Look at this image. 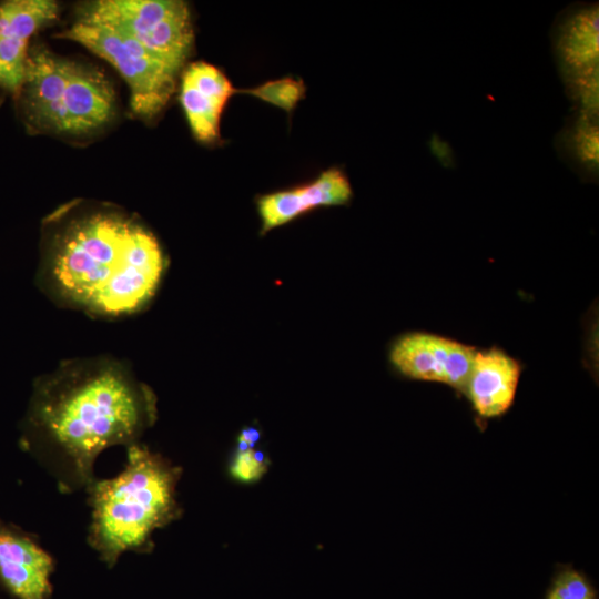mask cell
<instances>
[{
	"label": "cell",
	"instance_id": "9c48e42d",
	"mask_svg": "<svg viewBox=\"0 0 599 599\" xmlns=\"http://www.w3.org/2000/svg\"><path fill=\"white\" fill-rule=\"evenodd\" d=\"M53 0H8L0 3V87L16 100L22 89L29 42L59 17Z\"/></svg>",
	"mask_w": 599,
	"mask_h": 599
},
{
	"label": "cell",
	"instance_id": "5bb4252c",
	"mask_svg": "<svg viewBox=\"0 0 599 599\" xmlns=\"http://www.w3.org/2000/svg\"><path fill=\"white\" fill-rule=\"evenodd\" d=\"M559 149L568 162L582 174H597L598 125L597 115L577 111L560 133Z\"/></svg>",
	"mask_w": 599,
	"mask_h": 599
},
{
	"label": "cell",
	"instance_id": "277c9868",
	"mask_svg": "<svg viewBox=\"0 0 599 599\" xmlns=\"http://www.w3.org/2000/svg\"><path fill=\"white\" fill-rule=\"evenodd\" d=\"M17 101L31 132L55 135L93 133L106 125L115 112L113 85L100 70L43 45L29 51Z\"/></svg>",
	"mask_w": 599,
	"mask_h": 599
},
{
	"label": "cell",
	"instance_id": "7c38bea8",
	"mask_svg": "<svg viewBox=\"0 0 599 599\" xmlns=\"http://www.w3.org/2000/svg\"><path fill=\"white\" fill-rule=\"evenodd\" d=\"M51 556L30 537L0 524V577L19 599L51 595Z\"/></svg>",
	"mask_w": 599,
	"mask_h": 599
},
{
	"label": "cell",
	"instance_id": "2e32d148",
	"mask_svg": "<svg viewBox=\"0 0 599 599\" xmlns=\"http://www.w3.org/2000/svg\"><path fill=\"white\" fill-rule=\"evenodd\" d=\"M545 599H597V593L586 576L564 568L555 576Z\"/></svg>",
	"mask_w": 599,
	"mask_h": 599
},
{
	"label": "cell",
	"instance_id": "3957f363",
	"mask_svg": "<svg viewBox=\"0 0 599 599\" xmlns=\"http://www.w3.org/2000/svg\"><path fill=\"white\" fill-rule=\"evenodd\" d=\"M126 465L115 477L89 487V542L109 566L126 551L145 550L153 531L180 515V469L145 446L129 445Z\"/></svg>",
	"mask_w": 599,
	"mask_h": 599
},
{
	"label": "cell",
	"instance_id": "4fadbf2b",
	"mask_svg": "<svg viewBox=\"0 0 599 599\" xmlns=\"http://www.w3.org/2000/svg\"><path fill=\"white\" fill-rule=\"evenodd\" d=\"M520 375V363L505 351H476L464 392L479 416L498 417L511 407Z\"/></svg>",
	"mask_w": 599,
	"mask_h": 599
},
{
	"label": "cell",
	"instance_id": "6da1fadb",
	"mask_svg": "<svg viewBox=\"0 0 599 599\" xmlns=\"http://www.w3.org/2000/svg\"><path fill=\"white\" fill-rule=\"evenodd\" d=\"M166 267L154 233L120 207L72 202L42 225L38 283L60 306L119 318L144 309Z\"/></svg>",
	"mask_w": 599,
	"mask_h": 599
},
{
	"label": "cell",
	"instance_id": "e0dca14e",
	"mask_svg": "<svg viewBox=\"0 0 599 599\" xmlns=\"http://www.w3.org/2000/svg\"><path fill=\"white\" fill-rule=\"evenodd\" d=\"M263 454L251 448L240 450L231 465V475L240 481L252 483L260 479L266 470Z\"/></svg>",
	"mask_w": 599,
	"mask_h": 599
},
{
	"label": "cell",
	"instance_id": "8992f818",
	"mask_svg": "<svg viewBox=\"0 0 599 599\" xmlns=\"http://www.w3.org/2000/svg\"><path fill=\"white\" fill-rule=\"evenodd\" d=\"M55 37L77 42L113 65L129 87L132 113L141 120L154 119L175 92L181 72L129 37L79 20Z\"/></svg>",
	"mask_w": 599,
	"mask_h": 599
},
{
	"label": "cell",
	"instance_id": "7a4b0ae2",
	"mask_svg": "<svg viewBox=\"0 0 599 599\" xmlns=\"http://www.w3.org/2000/svg\"><path fill=\"white\" fill-rule=\"evenodd\" d=\"M156 418V399L126 363L110 356L67 359L34 384L30 444L71 493L93 484L98 456L138 443Z\"/></svg>",
	"mask_w": 599,
	"mask_h": 599
},
{
	"label": "cell",
	"instance_id": "5b68a950",
	"mask_svg": "<svg viewBox=\"0 0 599 599\" xmlns=\"http://www.w3.org/2000/svg\"><path fill=\"white\" fill-rule=\"evenodd\" d=\"M78 20L131 38L179 72L193 50L191 11L181 0H97L79 8Z\"/></svg>",
	"mask_w": 599,
	"mask_h": 599
},
{
	"label": "cell",
	"instance_id": "ba28073f",
	"mask_svg": "<svg viewBox=\"0 0 599 599\" xmlns=\"http://www.w3.org/2000/svg\"><path fill=\"white\" fill-rule=\"evenodd\" d=\"M476 349L473 346L426 332L400 336L389 359L404 376L436 382L464 392Z\"/></svg>",
	"mask_w": 599,
	"mask_h": 599
},
{
	"label": "cell",
	"instance_id": "52a82bcc",
	"mask_svg": "<svg viewBox=\"0 0 599 599\" xmlns=\"http://www.w3.org/2000/svg\"><path fill=\"white\" fill-rule=\"evenodd\" d=\"M552 48L578 110H598V6L577 3L558 14Z\"/></svg>",
	"mask_w": 599,
	"mask_h": 599
},
{
	"label": "cell",
	"instance_id": "8fae6325",
	"mask_svg": "<svg viewBox=\"0 0 599 599\" xmlns=\"http://www.w3.org/2000/svg\"><path fill=\"white\" fill-rule=\"evenodd\" d=\"M352 196L349 180L338 167L322 172L315 180L304 185L265 194L257 201L262 233L283 225L315 207L346 204Z\"/></svg>",
	"mask_w": 599,
	"mask_h": 599
},
{
	"label": "cell",
	"instance_id": "9a60e30c",
	"mask_svg": "<svg viewBox=\"0 0 599 599\" xmlns=\"http://www.w3.org/2000/svg\"><path fill=\"white\" fill-rule=\"evenodd\" d=\"M237 92L254 95L264 102L291 112L304 98L305 87L301 80L286 77L267 81L252 89L237 90Z\"/></svg>",
	"mask_w": 599,
	"mask_h": 599
},
{
	"label": "cell",
	"instance_id": "30bf717a",
	"mask_svg": "<svg viewBox=\"0 0 599 599\" xmlns=\"http://www.w3.org/2000/svg\"><path fill=\"white\" fill-rule=\"evenodd\" d=\"M236 92L224 72L211 63L195 61L183 69L180 102L197 141L211 144L220 139L222 113Z\"/></svg>",
	"mask_w": 599,
	"mask_h": 599
}]
</instances>
